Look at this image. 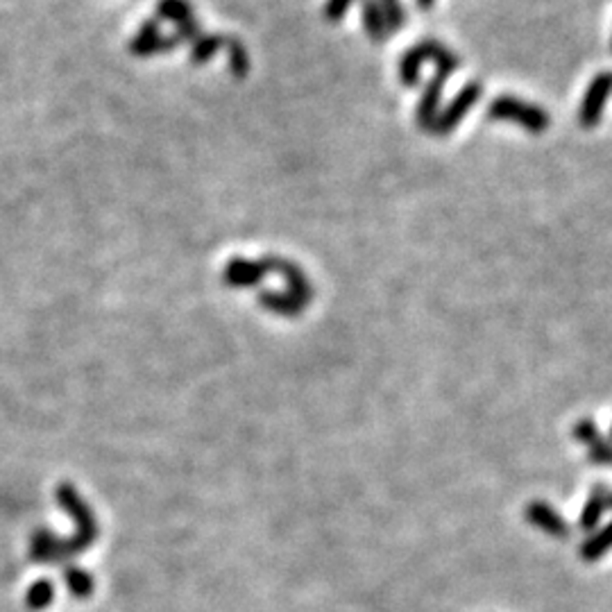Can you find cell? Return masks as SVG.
<instances>
[{"label":"cell","mask_w":612,"mask_h":612,"mask_svg":"<svg viewBox=\"0 0 612 612\" xmlns=\"http://www.w3.org/2000/svg\"><path fill=\"white\" fill-rule=\"evenodd\" d=\"M424 62H434L440 71L452 73L461 66V59L452 53V50L444 48L443 44L434 39L420 41L417 46H413L411 50H406L400 59V82L404 87H415L420 82V68Z\"/></svg>","instance_id":"obj_1"},{"label":"cell","mask_w":612,"mask_h":612,"mask_svg":"<svg viewBox=\"0 0 612 612\" xmlns=\"http://www.w3.org/2000/svg\"><path fill=\"white\" fill-rule=\"evenodd\" d=\"M488 116L495 120H513V123H519L533 134H540L549 128V118H546V114L540 107L510 98V96H502V98L495 100L490 105Z\"/></svg>","instance_id":"obj_2"},{"label":"cell","mask_w":612,"mask_h":612,"mask_svg":"<svg viewBox=\"0 0 612 612\" xmlns=\"http://www.w3.org/2000/svg\"><path fill=\"white\" fill-rule=\"evenodd\" d=\"M157 14H159V18H164V21L173 23L175 35L179 36L182 44H193V41L202 35L200 23H198V18L193 16V9L189 0H159Z\"/></svg>","instance_id":"obj_3"},{"label":"cell","mask_w":612,"mask_h":612,"mask_svg":"<svg viewBox=\"0 0 612 612\" xmlns=\"http://www.w3.org/2000/svg\"><path fill=\"white\" fill-rule=\"evenodd\" d=\"M479 98H481V85H476V82L467 85L465 89H463L461 94L452 100V105H449L447 109L440 111V114L435 116V120L429 128V132L435 134V137H447V134L452 132V129L456 128L463 118H465L467 111H470L472 107L479 102Z\"/></svg>","instance_id":"obj_4"},{"label":"cell","mask_w":612,"mask_h":612,"mask_svg":"<svg viewBox=\"0 0 612 612\" xmlns=\"http://www.w3.org/2000/svg\"><path fill=\"white\" fill-rule=\"evenodd\" d=\"M182 41H179L178 35L166 36L159 32V26L157 21H146L141 26V30L137 32L132 41H129V53L134 57H150V55H159V53H173L175 48H179Z\"/></svg>","instance_id":"obj_5"},{"label":"cell","mask_w":612,"mask_h":612,"mask_svg":"<svg viewBox=\"0 0 612 612\" xmlns=\"http://www.w3.org/2000/svg\"><path fill=\"white\" fill-rule=\"evenodd\" d=\"M524 517H526V522H531L533 526L545 531L546 536L558 537V540H567L569 533H572V528H569V524L560 517L558 510L551 508L549 504L545 502L528 504L526 510H524Z\"/></svg>","instance_id":"obj_6"},{"label":"cell","mask_w":612,"mask_h":612,"mask_svg":"<svg viewBox=\"0 0 612 612\" xmlns=\"http://www.w3.org/2000/svg\"><path fill=\"white\" fill-rule=\"evenodd\" d=\"M270 272L266 259L263 261H248V259H231L225 268V284L234 286V289H248V286L259 284L263 275Z\"/></svg>","instance_id":"obj_7"},{"label":"cell","mask_w":612,"mask_h":612,"mask_svg":"<svg viewBox=\"0 0 612 612\" xmlns=\"http://www.w3.org/2000/svg\"><path fill=\"white\" fill-rule=\"evenodd\" d=\"M612 89V73H601V76L595 77V82L587 89L586 100L581 105V123L592 128L597 125V120L601 118V109H604L606 100H608V94Z\"/></svg>","instance_id":"obj_8"},{"label":"cell","mask_w":612,"mask_h":612,"mask_svg":"<svg viewBox=\"0 0 612 612\" xmlns=\"http://www.w3.org/2000/svg\"><path fill=\"white\" fill-rule=\"evenodd\" d=\"M447 77H449V73L435 68V76L431 77V82L426 85L424 94H422L420 105H417V125L424 128L426 132H429V128L434 125L435 116H438V107H440V100H443V89H444Z\"/></svg>","instance_id":"obj_9"},{"label":"cell","mask_w":612,"mask_h":612,"mask_svg":"<svg viewBox=\"0 0 612 612\" xmlns=\"http://www.w3.org/2000/svg\"><path fill=\"white\" fill-rule=\"evenodd\" d=\"M361 16H363V27L370 39L374 44H383L388 39V35H391V30H388L386 16H383V9L379 5V0H363V5H361Z\"/></svg>","instance_id":"obj_10"},{"label":"cell","mask_w":612,"mask_h":612,"mask_svg":"<svg viewBox=\"0 0 612 612\" xmlns=\"http://www.w3.org/2000/svg\"><path fill=\"white\" fill-rule=\"evenodd\" d=\"M261 304L280 315H298L300 311L304 309L306 300L291 293V291H286V293H270V291H266V293L261 295Z\"/></svg>","instance_id":"obj_11"},{"label":"cell","mask_w":612,"mask_h":612,"mask_svg":"<svg viewBox=\"0 0 612 612\" xmlns=\"http://www.w3.org/2000/svg\"><path fill=\"white\" fill-rule=\"evenodd\" d=\"M610 549H612V522L606 524L601 531L592 533V536L581 545L578 554H581L583 560H599L601 556L608 554Z\"/></svg>","instance_id":"obj_12"},{"label":"cell","mask_w":612,"mask_h":612,"mask_svg":"<svg viewBox=\"0 0 612 612\" xmlns=\"http://www.w3.org/2000/svg\"><path fill=\"white\" fill-rule=\"evenodd\" d=\"M225 44H227V36L200 35L191 46V62L196 64V66H202V64H207L209 59L218 53V50L225 48Z\"/></svg>","instance_id":"obj_13"},{"label":"cell","mask_w":612,"mask_h":612,"mask_svg":"<svg viewBox=\"0 0 612 612\" xmlns=\"http://www.w3.org/2000/svg\"><path fill=\"white\" fill-rule=\"evenodd\" d=\"M606 504H604V490L595 488L592 490L590 499L586 502V506L581 510V519H578V526L583 531H595V526L599 524V519L604 517Z\"/></svg>","instance_id":"obj_14"},{"label":"cell","mask_w":612,"mask_h":612,"mask_svg":"<svg viewBox=\"0 0 612 612\" xmlns=\"http://www.w3.org/2000/svg\"><path fill=\"white\" fill-rule=\"evenodd\" d=\"M225 48L230 50V71H231V76H234L236 80H243V77L248 76V71H250L248 50H245V46L240 44L239 39H234V36H227Z\"/></svg>","instance_id":"obj_15"},{"label":"cell","mask_w":612,"mask_h":612,"mask_svg":"<svg viewBox=\"0 0 612 612\" xmlns=\"http://www.w3.org/2000/svg\"><path fill=\"white\" fill-rule=\"evenodd\" d=\"M53 601V586L50 581H36L27 592V606L32 610H41Z\"/></svg>","instance_id":"obj_16"},{"label":"cell","mask_w":612,"mask_h":612,"mask_svg":"<svg viewBox=\"0 0 612 612\" xmlns=\"http://www.w3.org/2000/svg\"><path fill=\"white\" fill-rule=\"evenodd\" d=\"M379 5H382L383 16H386L388 30L395 32V30H400V27H404L406 12H404V7H402L400 0H379Z\"/></svg>","instance_id":"obj_17"},{"label":"cell","mask_w":612,"mask_h":612,"mask_svg":"<svg viewBox=\"0 0 612 612\" xmlns=\"http://www.w3.org/2000/svg\"><path fill=\"white\" fill-rule=\"evenodd\" d=\"M574 438H576L581 444H587V447H590V444H595L601 435L595 422H592L590 417H586V420H578V424L574 426Z\"/></svg>","instance_id":"obj_18"},{"label":"cell","mask_w":612,"mask_h":612,"mask_svg":"<svg viewBox=\"0 0 612 612\" xmlns=\"http://www.w3.org/2000/svg\"><path fill=\"white\" fill-rule=\"evenodd\" d=\"M590 461L597 465H612V443L610 440L599 438L595 444H590Z\"/></svg>","instance_id":"obj_19"},{"label":"cell","mask_w":612,"mask_h":612,"mask_svg":"<svg viewBox=\"0 0 612 612\" xmlns=\"http://www.w3.org/2000/svg\"><path fill=\"white\" fill-rule=\"evenodd\" d=\"M352 3H354V0H327V5H324V18H327L329 23H338L342 16H345L347 9L352 7Z\"/></svg>","instance_id":"obj_20"},{"label":"cell","mask_w":612,"mask_h":612,"mask_svg":"<svg viewBox=\"0 0 612 612\" xmlns=\"http://www.w3.org/2000/svg\"><path fill=\"white\" fill-rule=\"evenodd\" d=\"M68 583H71V590L76 595H87L89 592V578L82 572H71L68 574Z\"/></svg>","instance_id":"obj_21"},{"label":"cell","mask_w":612,"mask_h":612,"mask_svg":"<svg viewBox=\"0 0 612 612\" xmlns=\"http://www.w3.org/2000/svg\"><path fill=\"white\" fill-rule=\"evenodd\" d=\"M434 3H435V0H417V7L424 9V12H426V9L434 7Z\"/></svg>","instance_id":"obj_22"},{"label":"cell","mask_w":612,"mask_h":612,"mask_svg":"<svg viewBox=\"0 0 612 612\" xmlns=\"http://www.w3.org/2000/svg\"><path fill=\"white\" fill-rule=\"evenodd\" d=\"M604 504H606V510H612V493H610V490H604Z\"/></svg>","instance_id":"obj_23"},{"label":"cell","mask_w":612,"mask_h":612,"mask_svg":"<svg viewBox=\"0 0 612 612\" xmlns=\"http://www.w3.org/2000/svg\"><path fill=\"white\" fill-rule=\"evenodd\" d=\"M610 438H612V429H610Z\"/></svg>","instance_id":"obj_24"}]
</instances>
